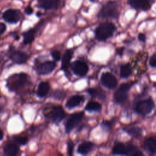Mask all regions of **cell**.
<instances>
[{
    "instance_id": "obj_19",
    "label": "cell",
    "mask_w": 156,
    "mask_h": 156,
    "mask_svg": "<svg viewBox=\"0 0 156 156\" xmlns=\"http://www.w3.org/2000/svg\"><path fill=\"white\" fill-rule=\"evenodd\" d=\"M49 84L46 82H41L38 87L37 94L40 98H43L49 92Z\"/></svg>"
},
{
    "instance_id": "obj_30",
    "label": "cell",
    "mask_w": 156,
    "mask_h": 156,
    "mask_svg": "<svg viewBox=\"0 0 156 156\" xmlns=\"http://www.w3.org/2000/svg\"><path fill=\"white\" fill-rule=\"evenodd\" d=\"M74 143L71 141H69L67 143V153L68 155H72L73 153V151H74Z\"/></svg>"
},
{
    "instance_id": "obj_18",
    "label": "cell",
    "mask_w": 156,
    "mask_h": 156,
    "mask_svg": "<svg viewBox=\"0 0 156 156\" xmlns=\"http://www.w3.org/2000/svg\"><path fill=\"white\" fill-rule=\"evenodd\" d=\"M73 52L72 50L71 49H68L65 51V52L64 53L63 57H62V66L61 68L62 70L66 71L69 62L71 60V58L73 57Z\"/></svg>"
},
{
    "instance_id": "obj_28",
    "label": "cell",
    "mask_w": 156,
    "mask_h": 156,
    "mask_svg": "<svg viewBox=\"0 0 156 156\" xmlns=\"http://www.w3.org/2000/svg\"><path fill=\"white\" fill-rule=\"evenodd\" d=\"M115 123V119H113L110 121H104L102 124V126L103 127V128H105L106 130H109L112 128V127L113 126V124Z\"/></svg>"
},
{
    "instance_id": "obj_3",
    "label": "cell",
    "mask_w": 156,
    "mask_h": 156,
    "mask_svg": "<svg viewBox=\"0 0 156 156\" xmlns=\"http://www.w3.org/2000/svg\"><path fill=\"white\" fill-rule=\"evenodd\" d=\"M118 15V4L115 1H110L102 7L98 16L101 18H116Z\"/></svg>"
},
{
    "instance_id": "obj_12",
    "label": "cell",
    "mask_w": 156,
    "mask_h": 156,
    "mask_svg": "<svg viewBox=\"0 0 156 156\" xmlns=\"http://www.w3.org/2000/svg\"><path fill=\"white\" fill-rule=\"evenodd\" d=\"M127 3L135 9L148 10L151 9L152 2L151 0H128Z\"/></svg>"
},
{
    "instance_id": "obj_7",
    "label": "cell",
    "mask_w": 156,
    "mask_h": 156,
    "mask_svg": "<svg viewBox=\"0 0 156 156\" xmlns=\"http://www.w3.org/2000/svg\"><path fill=\"white\" fill-rule=\"evenodd\" d=\"M56 66L57 65L55 62L48 60L39 64H36L35 69L39 75H46L52 72Z\"/></svg>"
},
{
    "instance_id": "obj_21",
    "label": "cell",
    "mask_w": 156,
    "mask_h": 156,
    "mask_svg": "<svg viewBox=\"0 0 156 156\" xmlns=\"http://www.w3.org/2000/svg\"><path fill=\"white\" fill-rule=\"evenodd\" d=\"M19 151V147L14 143H9L4 148V152L6 155L13 156L18 154Z\"/></svg>"
},
{
    "instance_id": "obj_8",
    "label": "cell",
    "mask_w": 156,
    "mask_h": 156,
    "mask_svg": "<svg viewBox=\"0 0 156 156\" xmlns=\"http://www.w3.org/2000/svg\"><path fill=\"white\" fill-rule=\"evenodd\" d=\"M130 88V85L127 83L121 84L118 89L115 91L113 98L116 103H122L127 98L128 91Z\"/></svg>"
},
{
    "instance_id": "obj_34",
    "label": "cell",
    "mask_w": 156,
    "mask_h": 156,
    "mask_svg": "<svg viewBox=\"0 0 156 156\" xmlns=\"http://www.w3.org/2000/svg\"><path fill=\"white\" fill-rule=\"evenodd\" d=\"M25 13L28 15H31L33 13V9L30 5L26 7L25 9Z\"/></svg>"
},
{
    "instance_id": "obj_20",
    "label": "cell",
    "mask_w": 156,
    "mask_h": 156,
    "mask_svg": "<svg viewBox=\"0 0 156 156\" xmlns=\"http://www.w3.org/2000/svg\"><path fill=\"white\" fill-rule=\"evenodd\" d=\"M36 33V29L32 28L23 33V43L27 44L31 43L35 38V34Z\"/></svg>"
},
{
    "instance_id": "obj_5",
    "label": "cell",
    "mask_w": 156,
    "mask_h": 156,
    "mask_svg": "<svg viewBox=\"0 0 156 156\" xmlns=\"http://www.w3.org/2000/svg\"><path fill=\"white\" fill-rule=\"evenodd\" d=\"M43 113L55 123H60L66 116L65 112L61 106H55L50 110L49 112L44 111Z\"/></svg>"
},
{
    "instance_id": "obj_32",
    "label": "cell",
    "mask_w": 156,
    "mask_h": 156,
    "mask_svg": "<svg viewBox=\"0 0 156 156\" xmlns=\"http://www.w3.org/2000/svg\"><path fill=\"white\" fill-rule=\"evenodd\" d=\"M149 65L152 68H155L156 66V53H154L151 57L149 60Z\"/></svg>"
},
{
    "instance_id": "obj_36",
    "label": "cell",
    "mask_w": 156,
    "mask_h": 156,
    "mask_svg": "<svg viewBox=\"0 0 156 156\" xmlns=\"http://www.w3.org/2000/svg\"><path fill=\"white\" fill-rule=\"evenodd\" d=\"M6 29V26L2 23H0V35L2 34Z\"/></svg>"
},
{
    "instance_id": "obj_14",
    "label": "cell",
    "mask_w": 156,
    "mask_h": 156,
    "mask_svg": "<svg viewBox=\"0 0 156 156\" xmlns=\"http://www.w3.org/2000/svg\"><path fill=\"white\" fill-rule=\"evenodd\" d=\"M85 100V97L83 95L76 94L70 97L66 102V107L68 108H74L80 104Z\"/></svg>"
},
{
    "instance_id": "obj_6",
    "label": "cell",
    "mask_w": 156,
    "mask_h": 156,
    "mask_svg": "<svg viewBox=\"0 0 156 156\" xmlns=\"http://www.w3.org/2000/svg\"><path fill=\"white\" fill-rule=\"evenodd\" d=\"M84 113L80 112L71 115L65 123V130L67 133H69L83 118Z\"/></svg>"
},
{
    "instance_id": "obj_2",
    "label": "cell",
    "mask_w": 156,
    "mask_h": 156,
    "mask_svg": "<svg viewBox=\"0 0 156 156\" xmlns=\"http://www.w3.org/2000/svg\"><path fill=\"white\" fill-rule=\"evenodd\" d=\"M28 76L23 73L12 76L7 80V87L12 91H16L24 87L28 82Z\"/></svg>"
},
{
    "instance_id": "obj_26",
    "label": "cell",
    "mask_w": 156,
    "mask_h": 156,
    "mask_svg": "<svg viewBox=\"0 0 156 156\" xmlns=\"http://www.w3.org/2000/svg\"><path fill=\"white\" fill-rule=\"evenodd\" d=\"M126 131L129 135L134 137H138L142 134V129L138 127H132L129 129L126 130Z\"/></svg>"
},
{
    "instance_id": "obj_1",
    "label": "cell",
    "mask_w": 156,
    "mask_h": 156,
    "mask_svg": "<svg viewBox=\"0 0 156 156\" xmlns=\"http://www.w3.org/2000/svg\"><path fill=\"white\" fill-rule=\"evenodd\" d=\"M116 30V26L110 22H105L99 24L95 30V36L99 41H105L113 36Z\"/></svg>"
},
{
    "instance_id": "obj_33",
    "label": "cell",
    "mask_w": 156,
    "mask_h": 156,
    "mask_svg": "<svg viewBox=\"0 0 156 156\" xmlns=\"http://www.w3.org/2000/svg\"><path fill=\"white\" fill-rule=\"evenodd\" d=\"M87 91L92 97H96L99 95L98 90L95 88H90L87 90Z\"/></svg>"
},
{
    "instance_id": "obj_15",
    "label": "cell",
    "mask_w": 156,
    "mask_h": 156,
    "mask_svg": "<svg viewBox=\"0 0 156 156\" xmlns=\"http://www.w3.org/2000/svg\"><path fill=\"white\" fill-rule=\"evenodd\" d=\"M60 0H38L40 7L44 10L56 9L59 4Z\"/></svg>"
},
{
    "instance_id": "obj_27",
    "label": "cell",
    "mask_w": 156,
    "mask_h": 156,
    "mask_svg": "<svg viewBox=\"0 0 156 156\" xmlns=\"http://www.w3.org/2000/svg\"><path fill=\"white\" fill-rule=\"evenodd\" d=\"M65 95H66L65 92L62 90H57L54 91L52 93V97L54 99H58V100H60V99H62L63 98H64Z\"/></svg>"
},
{
    "instance_id": "obj_29",
    "label": "cell",
    "mask_w": 156,
    "mask_h": 156,
    "mask_svg": "<svg viewBox=\"0 0 156 156\" xmlns=\"http://www.w3.org/2000/svg\"><path fill=\"white\" fill-rule=\"evenodd\" d=\"M15 141L19 143L21 145H24L27 143L28 139L26 137H24V136H18V137H15Z\"/></svg>"
},
{
    "instance_id": "obj_35",
    "label": "cell",
    "mask_w": 156,
    "mask_h": 156,
    "mask_svg": "<svg viewBox=\"0 0 156 156\" xmlns=\"http://www.w3.org/2000/svg\"><path fill=\"white\" fill-rule=\"evenodd\" d=\"M138 40L140 41L144 42L146 41V35L144 34L140 33V34H139V35L138 36Z\"/></svg>"
},
{
    "instance_id": "obj_17",
    "label": "cell",
    "mask_w": 156,
    "mask_h": 156,
    "mask_svg": "<svg viewBox=\"0 0 156 156\" xmlns=\"http://www.w3.org/2000/svg\"><path fill=\"white\" fill-rule=\"evenodd\" d=\"M93 147L94 144L91 142H83L79 146L77 149V153L81 155H87L92 151Z\"/></svg>"
},
{
    "instance_id": "obj_40",
    "label": "cell",
    "mask_w": 156,
    "mask_h": 156,
    "mask_svg": "<svg viewBox=\"0 0 156 156\" xmlns=\"http://www.w3.org/2000/svg\"><path fill=\"white\" fill-rule=\"evenodd\" d=\"M1 107H0V113H1Z\"/></svg>"
},
{
    "instance_id": "obj_39",
    "label": "cell",
    "mask_w": 156,
    "mask_h": 156,
    "mask_svg": "<svg viewBox=\"0 0 156 156\" xmlns=\"http://www.w3.org/2000/svg\"><path fill=\"white\" fill-rule=\"evenodd\" d=\"M91 2H97L98 0H90Z\"/></svg>"
},
{
    "instance_id": "obj_4",
    "label": "cell",
    "mask_w": 156,
    "mask_h": 156,
    "mask_svg": "<svg viewBox=\"0 0 156 156\" xmlns=\"http://www.w3.org/2000/svg\"><path fill=\"white\" fill-rule=\"evenodd\" d=\"M154 102L152 98L139 101L135 107V112L140 115H147L151 113L154 108Z\"/></svg>"
},
{
    "instance_id": "obj_10",
    "label": "cell",
    "mask_w": 156,
    "mask_h": 156,
    "mask_svg": "<svg viewBox=\"0 0 156 156\" xmlns=\"http://www.w3.org/2000/svg\"><path fill=\"white\" fill-rule=\"evenodd\" d=\"M101 81L102 84L108 89L115 88L118 84V80L115 76L108 72L102 74L101 76Z\"/></svg>"
},
{
    "instance_id": "obj_37",
    "label": "cell",
    "mask_w": 156,
    "mask_h": 156,
    "mask_svg": "<svg viewBox=\"0 0 156 156\" xmlns=\"http://www.w3.org/2000/svg\"><path fill=\"white\" fill-rule=\"evenodd\" d=\"M124 49L123 48H119V49H118V51H117V53L118 54H121L122 53V50H123Z\"/></svg>"
},
{
    "instance_id": "obj_11",
    "label": "cell",
    "mask_w": 156,
    "mask_h": 156,
    "mask_svg": "<svg viewBox=\"0 0 156 156\" xmlns=\"http://www.w3.org/2000/svg\"><path fill=\"white\" fill-rule=\"evenodd\" d=\"M72 70L75 75L83 77L87 74L89 68L85 62L81 60H77L73 63Z\"/></svg>"
},
{
    "instance_id": "obj_24",
    "label": "cell",
    "mask_w": 156,
    "mask_h": 156,
    "mask_svg": "<svg viewBox=\"0 0 156 156\" xmlns=\"http://www.w3.org/2000/svg\"><path fill=\"white\" fill-rule=\"evenodd\" d=\"M101 108V105L96 101H90L85 106V110L88 112H99Z\"/></svg>"
},
{
    "instance_id": "obj_25",
    "label": "cell",
    "mask_w": 156,
    "mask_h": 156,
    "mask_svg": "<svg viewBox=\"0 0 156 156\" xmlns=\"http://www.w3.org/2000/svg\"><path fill=\"white\" fill-rule=\"evenodd\" d=\"M127 150V154L128 155H134V156H140L143 155V153L140 152L138 149L133 144H128L126 146Z\"/></svg>"
},
{
    "instance_id": "obj_13",
    "label": "cell",
    "mask_w": 156,
    "mask_h": 156,
    "mask_svg": "<svg viewBox=\"0 0 156 156\" xmlns=\"http://www.w3.org/2000/svg\"><path fill=\"white\" fill-rule=\"evenodd\" d=\"M12 62L16 64H24L27 62L29 55L21 51H15L12 52L10 56Z\"/></svg>"
},
{
    "instance_id": "obj_22",
    "label": "cell",
    "mask_w": 156,
    "mask_h": 156,
    "mask_svg": "<svg viewBox=\"0 0 156 156\" xmlns=\"http://www.w3.org/2000/svg\"><path fill=\"white\" fill-rule=\"evenodd\" d=\"M112 154L113 155H126V146L122 143H116L112 149Z\"/></svg>"
},
{
    "instance_id": "obj_16",
    "label": "cell",
    "mask_w": 156,
    "mask_h": 156,
    "mask_svg": "<svg viewBox=\"0 0 156 156\" xmlns=\"http://www.w3.org/2000/svg\"><path fill=\"white\" fill-rule=\"evenodd\" d=\"M144 148L149 153L154 154L156 151V139L154 136L149 137L144 142Z\"/></svg>"
},
{
    "instance_id": "obj_38",
    "label": "cell",
    "mask_w": 156,
    "mask_h": 156,
    "mask_svg": "<svg viewBox=\"0 0 156 156\" xmlns=\"http://www.w3.org/2000/svg\"><path fill=\"white\" fill-rule=\"evenodd\" d=\"M3 135H4L3 132H2V130L0 129V141L3 138Z\"/></svg>"
},
{
    "instance_id": "obj_23",
    "label": "cell",
    "mask_w": 156,
    "mask_h": 156,
    "mask_svg": "<svg viewBox=\"0 0 156 156\" xmlns=\"http://www.w3.org/2000/svg\"><path fill=\"white\" fill-rule=\"evenodd\" d=\"M132 73V68L129 64H124L120 68V77L123 79L129 77Z\"/></svg>"
},
{
    "instance_id": "obj_31",
    "label": "cell",
    "mask_w": 156,
    "mask_h": 156,
    "mask_svg": "<svg viewBox=\"0 0 156 156\" xmlns=\"http://www.w3.org/2000/svg\"><path fill=\"white\" fill-rule=\"evenodd\" d=\"M51 55L52 58L56 61H58L60 60V52L57 50L53 51L51 52Z\"/></svg>"
},
{
    "instance_id": "obj_9",
    "label": "cell",
    "mask_w": 156,
    "mask_h": 156,
    "mask_svg": "<svg viewBox=\"0 0 156 156\" xmlns=\"http://www.w3.org/2000/svg\"><path fill=\"white\" fill-rule=\"evenodd\" d=\"M21 11L18 9H10L5 10L3 15L2 18L5 21L9 23H17L21 18Z\"/></svg>"
}]
</instances>
